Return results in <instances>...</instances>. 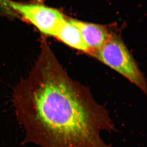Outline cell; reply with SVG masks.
<instances>
[{"label":"cell","instance_id":"6da1fadb","mask_svg":"<svg viewBox=\"0 0 147 147\" xmlns=\"http://www.w3.org/2000/svg\"><path fill=\"white\" fill-rule=\"evenodd\" d=\"M40 48L17 98L33 142L42 147H112L101 137L116 131L108 111L69 76L46 42Z\"/></svg>","mask_w":147,"mask_h":147},{"label":"cell","instance_id":"7a4b0ae2","mask_svg":"<svg viewBox=\"0 0 147 147\" xmlns=\"http://www.w3.org/2000/svg\"><path fill=\"white\" fill-rule=\"evenodd\" d=\"M120 74L147 93V83L143 73L123 41L112 33L102 46L91 55Z\"/></svg>","mask_w":147,"mask_h":147},{"label":"cell","instance_id":"3957f363","mask_svg":"<svg viewBox=\"0 0 147 147\" xmlns=\"http://www.w3.org/2000/svg\"><path fill=\"white\" fill-rule=\"evenodd\" d=\"M0 4L17 13L48 35L55 36L59 27L65 19L57 9L38 3L0 0Z\"/></svg>","mask_w":147,"mask_h":147},{"label":"cell","instance_id":"277c9868","mask_svg":"<svg viewBox=\"0 0 147 147\" xmlns=\"http://www.w3.org/2000/svg\"><path fill=\"white\" fill-rule=\"evenodd\" d=\"M71 20L79 29L89 50L88 54L90 56L98 50L113 33L103 25L76 20Z\"/></svg>","mask_w":147,"mask_h":147},{"label":"cell","instance_id":"5b68a950","mask_svg":"<svg viewBox=\"0 0 147 147\" xmlns=\"http://www.w3.org/2000/svg\"><path fill=\"white\" fill-rule=\"evenodd\" d=\"M54 37L73 48L87 54L89 53L87 46L79 29L71 22V20L65 19L63 21Z\"/></svg>","mask_w":147,"mask_h":147}]
</instances>
